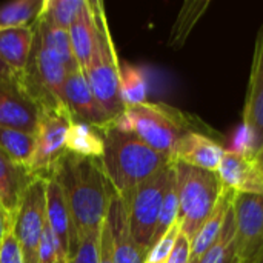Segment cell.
<instances>
[{"label":"cell","instance_id":"obj_1","mask_svg":"<svg viewBox=\"0 0 263 263\" xmlns=\"http://www.w3.org/2000/svg\"><path fill=\"white\" fill-rule=\"evenodd\" d=\"M49 176L62 188L76 240L85 234L100 231L114 191L100 160L66 153Z\"/></svg>","mask_w":263,"mask_h":263},{"label":"cell","instance_id":"obj_2","mask_svg":"<svg viewBox=\"0 0 263 263\" xmlns=\"http://www.w3.org/2000/svg\"><path fill=\"white\" fill-rule=\"evenodd\" d=\"M103 154L100 157L105 176L114 193L125 200L139 185L173 163L131 133L112 126L102 128Z\"/></svg>","mask_w":263,"mask_h":263},{"label":"cell","instance_id":"obj_3","mask_svg":"<svg viewBox=\"0 0 263 263\" xmlns=\"http://www.w3.org/2000/svg\"><path fill=\"white\" fill-rule=\"evenodd\" d=\"M111 123L120 131L134 134L171 162H174L177 146L183 136L190 131L205 128L202 122L194 123L193 117L183 114L180 109L151 102L125 108V111Z\"/></svg>","mask_w":263,"mask_h":263},{"label":"cell","instance_id":"obj_4","mask_svg":"<svg viewBox=\"0 0 263 263\" xmlns=\"http://www.w3.org/2000/svg\"><path fill=\"white\" fill-rule=\"evenodd\" d=\"M179 197V225L190 242L216 210L225 188L217 173L173 162Z\"/></svg>","mask_w":263,"mask_h":263},{"label":"cell","instance_id":"obj_5","mask_svg":"<svg viewBox=\"0 0 263 263\" xmlns=\"http://www.w3.org/2000/svg\"><path fill=\"white\" fill-rule=\"evenodd\" d=\"M96 11V46L88 66L83 69L88 85L97 102L114 120L123 111L125 105L119 91V68L120 60L116 52L114 40L109 31L108 17L102 2H92Z\"/></svg>","mask_w":263,"mask_h":263},{"label":"cell","instance_id":"obj_6","mask_svg":"<svg viewBox=\"0 0 263 263\" xmlns=\"http://www.w3.org/2000/svg\"><path fill=\"white\" fill-rule=\"evenodd\" d=\"M173 176L174 165L170 163L156 176L139 185L125 200H122L126 208L131 236L143 259L151 247L163 197Z\"/></svg>","mask_w":263,"mask_h":263},{"label":"cell","instance_id":"obj_7","mask_svg":"<svg viewBox=\"0 0 263 263\" xmlns=\"http://www.w3.org/2000/svg\"><path fill=\"white\" fill-rule=\"evenodd\" d=\"M72 117L66 108H43L34 134L35 146L28 170L35 177H49L66 154V134Z\"/></svg>","mask_w":263,"mask_h":263},{"label":"cell","instance_id":"obj_8","mask_svg":"<svg viewBox=\"0 0 263 263\" xmlns=\"http://www.w3.org/2000/svg\"><path fill=\"white\" fill-rule=\"evenodd\" d=\"M46 223V179L35 177L26 188L14 216L15 236L23 263H39V245Z\"/></svg>","mask_w":263,"mask_h":263},{"label":"cell","instance_id":"obj_9","mask_svg":"<svg viewBox=\"0 0 263 263\" xmlns=\"http://www.w3.org/2000/svg\"><path fill=\"white\" fill-rule=\"evenodd\" d=\"M236 227V262L251 263L263 254V196H233Z\"/></svg>","mask_w":263,"mask_h":263},{"label":"cell","instance_id":"obj_10","mask_svg":"<svg viewBox=\"0 0 263 263\" xmlns=\"http://www.w3.org/2000/svg\"><path fill=\"white\" fill-rule=\"evenodd\" d=\"M242 126L250 137L253 159V156L263 145V25L259 29L254 45L251 74L242 114Z\"/></svg>","mask_w":263,"mask_h":263},{"label":"cell","instance_id":"obj_11","mask_svg":"<svg viewBox=\"0 0 263 263\" xmlns=\"http://www.w3.org/2000/svg\"><path fill=\"white\" fill-rule=\"evenodd\" d=\"M42 108L17 79L0 82V126L35 134Z\"/></svg>","mask_w":263,"mask_h":263},{"label":"cell","instance_id":"obj_12","mask_svg":"<svg viewBox=\"0 0 263 263\" xmlns=\"http://www.w3.org/2000/svg\"><path fill=\"white\" fill-rule=\"evenodd\" d=\"M63 102L74 122L88 123L97 128H105L112 122L92 94L85 72L80 68L68 72L63 85Z\"/></svg>","mask_w":263,"mask_h":263},{"label":"cell","instance_id":"obj_13","mask_svg":"<svg viewBox=\"0 0 263 263\" xmlns=\"http://www.w3.org/2000/svg\"><path fill=\"white\" fill-rule=\"evenodd\" d=\"M46 222L57 242L60 262L68 263L77 240L62 188L51 176L46 177Z\"/></svg>","mask_w":263,"mask_h":263},{"label":"cell","instance_id":"obj_14","mask_svg":"<svg viewBox=\"0 0 263 263\" xmlns=\"http://www.w3.org/2000/svg\"><path fill=\"white\" fill-rule=\"evenodd\" d=\"M217 176L225 190L236 194L263 196V180L251 157L225 149Z\"/></svg>","mask_w":263,"mask_h":263},{"label":"cell","instance_id":"obj_15","mask_svg":"<svg viewBox=\"0 0 263 263\" xmlns=\"http://www.w3.org/2000/svg\"><path fill=\"white\" fill-rule=\"evenodd\" d=\"M223 154L225 148L219 140L200 129H196L183 136L177 146L174 162L217 173Z\"/></svg>","mask_w":263,"mask_h":263},{"label":"cell","instance_id":"obj_16","mask_svg":"<svg viewBox=\"0 0 263 263\" xmlns=\"http://www.w3.org/2000/svg\"><path fill=\"white\" fill-rule=\"evenodd\" d=\"M106 220L111 231V247H112L114 263H143V256L129 231L126 208L122 199L114 191L106 213Z\"/></svg>","mask_w":263,"mask_h":263},{"label":"cell","instance_id":"obj_17","mask_svg":"<svg viewBox=\"0 0 263 263\" xmlns=\"http://www.w3.org/2000/svg\"><path fill=\"white\" fill-rule=\"evenodd\" d=\"M35 179L31 171L0 151V205L14 219L26 188Z\"/></svg>","mask_w":263,"mask_h":263},{"label":"cell","instance_id":"obj_18","mask_svg":"<svg viewBox=\"0 0 263 263\" xmlns=\"http://www.w3.org/2000/svg\"><path fill=\"white\" fill-rule=\"evenodd\" d=\"M68 34H69L74 59L79 68L83 71L91 60L96 46V34H97L96 11H94V3L91 0L82 2V6L71 23Z\"/></svg>","mask_w":263,"mask_h":263},{"label":"cell","instance_id":"obj_19","mask_svg":"<svg viewBox=\"0 0 263 263\" xmlns=\"http://www.w3.org/2000/svg\"><path fill=\"white\" fill-rule=\"evenodd\" d=\"M34 43V25L0 29V59L18 79L28 65Z\"/></svg>","mask_w":263,"mask_h":263},{"label":"cell","instance_id":"obj_20","mask_svg":"<svg viewBox=\"0 0 263 263\" xmlns=\"http://www.w3.org/2000/svg\"><path fill=\"white\" fill-rule=\"evenodd\" d=\"M233 196L234 193L230 190H225L216 210L213 214L208 217V220L202 225V228L196 233V236L191 239V256H190V263H199L202 257L206 254V251L216 243L219 239L225 217L228 214V210L231 208L233 203Z\"/></svg>","mask_w":263,"mask_h":263},{"label":"cell","instance_id":"obj_21","mask_svg":"<svg viewBox=\"0 0 263 263\" xmlns=\"http://www.w3.org/2000/svg\"><path fill=\"white\" fill-rule=\"evenodd\" d=\"M66 153L79 157L100 160L103 154L102 128L72 120L66 134Z\"/></svg>","mask_w":263,"mask_h":263},{"label":"cell","instance_id":"obj_22","mask_svg":"<svg viewBox=\"0 0 263 263\" xmlns=\"http://www.w3.org/2000/svg\"><path fill=\"white\" fill-rule=\"evenodd\" d=\"M119 91L125 108L142 105L148 96V85L145 74L140 68L120 62L119 68Z\"/></svg>","mask_w":263,"mask_h":263},{"label":"cell","instance_id":"obj_23","mask_svg":"<svg viewBox=\"0 0 263 263\" xmlns=\"http://www.w3.org/2000/svg\"><path fill=\"white\" fill-rule=\"evenodd\" d=\"M34 136L18 129L0 126V151L12 159L15 163L28 168L34 154Z\"/></svg>","mask_w":263,"mask_h":263},{"label":"cell","instance_id":"obj_24","mask_svg":"<svg viewBox=\"0 0 263 263\" xmlns=\"http://www.w3.org/2000/svg\"><path fill=\"white\" fill-rule=\"evenodd\" d=\"M42 6L43 0H15L0 6V29L34 25Z\"/></svg>","mask_w":263,"mask_h":263},{"label":"cell","instance_id":"obj_25","mask_svg":"<svg viewBox=\"0 0 263 263\" xmlns=\"http://www.w3.org/2000/svg\"><path fill=\"white\" fill-rule=\"evenodd\" d=\"M199 263H237L236 262V227L233 216V203L225 217L222 233L216 243L206 251Z\"/></svg>","mask_w":263,"mask_h":263},{"label":"cell","instance_id":"obj_26","mask_svg":"<svg viewBox=\"0 0 263 263\" xmlns=\"http://www.w3.org/2000/svg\"><path fill=\"white\" fill-rule=\"evenodd\" d=\"M177 219H179V197H177L176 173H174V176L168 185V190L165 193V197H163V203H162V208L159 213V219H157V225H156V231L153 236L151 247L154 243H157L177 223Z\"/></svg>","mask_w":263,"mask_h":263},{"label":"cell","instance_id":"obj_27","mask_svg":"<svg viewBox=\"0 0 263 263\" xmlns=\"http://www.w3.org/2000/svg\"><path fill=\"white\" fill-rule=\"evenodd\" d=\"M83 0H43L40 14L62 29H69Z\"/></svg>","mask_w":263,"mask_h":263},{"label":"cell","instance_id":"obj_28","mask_svg":"<svg viewBox=\"0 0 263 263\" xmlns=\"http://www.w3.org/2000/svg\"><path fill=\"white\" fill-rule=\"evenodd\" d=\"M68 263H100V231L79 237Z\"/></svg>","mask_w":263,"mask_h":263},{"label":"cell","instance_id":"obj_29","mask_svg":"<svg viewBox=\"0 0 263 263\" xmlns=\"http://www.w3.org/2000/svg\"><path fill=\"white\" fill-rule=\"evenodd\" d=\"M179 234H180V225L177 222L157 243H154L148 250V253L143 259V263H168Z\"/></svg>","mask_w":263,"mask_h":263},{"label":"cell","instance_id":"obj_30","mask_svg":"<svg viewBox=\"0 0 263 263\" xmlns=\"http://www.w3.org/2000/svg\"><path fill=\"white\" fill-rule=\"evenodd\" d=\"M39 263H62L60 256H59V247L54 239V234L48 225L45 223L40 245H39Z\"/></svg>","mask_w":263,"mask_h":263},{"label":"cell","instance_id":"obj_31","mask_svg":"<svg viewBox=\"0 0 263 263\" xmlns=\"http://www.w3.org/2000/svg\"><path fill=\"white\" fill-rule=\"evenodd\" d=\"M0 263H23L22 251L18 247V242L12 231H9L0 245Z\"/></svg>","mask_w":263,"mask_h":263},{"label":"cell","instance_id":"obj_32","mask_svg":"<svg viewBox=\"0 0 263 263\" xmlns=\"http://www.w3.org/2000/svg\"><path fill=\"white\" fill-rule=\"evenodd\" d=\"M190 256H191V242L180 231L168 263H190Z\"/></svg>","mask_w":263,"mask_h":263},{"label":"cell","instance_id":"obj_33","mask_svg":"<svg viewBox=\"0 0 263 263\" xmlns=\"http://www.w3.org/2000/svg\"><path fill=\"white\" fill-rule=\"evenodd\" d=\"M100 263H114L112 247H111V231L106 217L100 230Z\"/></svg>","mask_w":263,"mask_h":263},{"label":"cell","instance_id":"obj_34","mask_svg":"<svg viewBox=\"0 0 263 263\" xmlns=\"http://www.w3.org/2000/svg\"><path fill=\"white\" fill-rule=\"evenodd\" d=\"M12 223H14V219L3 210V206L0 205V245H2V240L3 237L12 231Z\"/></svg>","mask_w":263,"mask_h":263},{"label":"cell","instance_id":"obj_35","mask_svg":"<svg viewBox=\"0 0 263 263\" xmlns=\"http://www.w3.org/2000/svg\"><path fill=\"white\" fill-rule=\"evenodd\" d=\"M12 79H17V77L9 69V66L0 59V82H3V80H12Z\"/></svg>","mask_w":263,"mask_h":263},{"label":"cell","instance_id":"obj_36","mask_svg":"<svg viewBox=\"0 0 263 263\" xmlns=\"http://www.w3.org/2000/svg\"><path fill=\"white\" fill-rule=\"evenodd\" d=\"M253 162H254V165H256V168H257V171H259V174H260L263 180V145L260 146V149L253 156Z\"/></svg>","mask_w":263,"mask_h":263},{"label":"cell","instance_id":"obj_37","mask_svg":"<svg viewBox=\"0 0 263 263\" xmlns=\"http://www.w3.org/2000/svg\"><path fill=\"white\" fill-rule=\"evenodd\" d=\"M251 263H263V254H260V256H259V257H257L254 262H251Z\"/></svg>","mask_w":263,"mask_h":263}]
</instances>
